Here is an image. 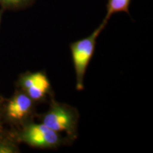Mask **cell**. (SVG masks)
I'll use <instances>...</instances> for the list:
<instances>
[{"label": "cell", "mask_w": 153, "mask_h": 153, "mask_svg": "<svg viewBox=\"0 0 153 153\" xmlns=\"http://www.w3.org/2000/svg\"><path fill=\"white\" fill-rule=\"evenodd\" d=\"M19 149L14 140L9 137L0 136V153L19 152Z\"/></svg>", "instance_id": "cell-8"}, {"label": "cell", "mask_w": 153, "mask_h": 153, "mask_svg": "<svg viewBox=\"0 0 153 153\" xmlns=\"http://www.w3.org/2000/svg\"><path fill=\"white\" fill-rule=\"evenodd\" d=\"M107 22L103 20L101 24L89 36L74 41L70 45L76 78V89H84V79L87 69L94 53L97 40L104 28Z\"/></svg>", "instance_id": "cell-2"}, {"label": "cell", "mask_w": 153, "mask_h": 153, "mask_svg": "<svg viewBox=\"0 0 153 153\" xmlns=\"http://www.w3.org/2000/svg\"><path fill=\"white\" fill-rule=\"evenodd\" d=\"M1 11H0V23H1Z\"/></svg>", "instance_id": "cell-9"}, {"label": "cell", "mask_w": 153, "mask_h": 153, "mask_svg": "<svg viewBox=\"0 0 153 153\" xmlns=\"http://www.w3.org/2000/svg\"><path fill=\"white\" fill-rule=\"evenodd\" d=\"M131 0H108L106 4V14L104 21L108 22L113 14L126 12L129 14V7Z\"/></svg>", "instance_id": "cell-6"}, {"label": "cell", "mask_w": 153, "mask_h": 153, "mask_svg": "<svg viewBox=\"0 0 153 153\" xmlns=\"http://www.w3.org/2000/svg\"><path fill=\"white\" fill-rule=\"evenodd\" d=\"M18 84L21 90L36 104L51 100L53 97L51 82L43 72L25 73L20 76Z\"/></svg>", "instance_id": "cell-4"}, {"label": "cell", "mask_w": 153, "mask_h": 153, "mask_svg": "<svg viewBox=\"0 0 153 153\" xmlns=\"http://www.w3.org/2000/svg\"><path fill=\"white\" fill-rule=\"evenodd\" d=\"M35 0H0V4L4 9H20L29 7Z\"/></svg>", "instance_id": "cell-7"}, {"label": "cell", "mask_w": 153, "mask_h": 153, "mask_svg": "<svg viewBox=\"0 0 153 153\" xmlns=\"http://www.w3.org/2000/svg\"><path fill=\"white\" fill-rule=\"evenodd\" d=\"M17 139L36 148L57 149L62 145L70 144L72 140L62 134L57 133L43 123L30 120L22 126Z\"/></svg>", "instance_id": "cell-3"}, {"label": "cell", "mask_w": 153, "mask_h": 153, "mask_svg": "<svg viewBox=\"0 0 153 153\" xmlns=\"http://www.w3.org/2000/svg\"><path fill=\"white\" fill-rule=\"evenodd\" d=\"M38 119L51 129L58 133H65L72 141L77 137L79 114L77 109L65 103L51 99L48 109L38 115Z\"/></svg>", "instance_id": "cell-1"}, {"label": "cell", "mask_w": 153, "mask_h": 153, "mask_svg": "<svg viewBox=\"0 0 153 153\" xmlns=\"http://www.w3.org/2000/svg\"><path fill=\"white\" fill-rule=\"evenodd\" d=\"M36 105L35 101L20 89L6 104L5 117L11 123L23 126L33 120V117L35 116Z\"/></svg>", "instance_id": "cell-5"}]
</instances>
